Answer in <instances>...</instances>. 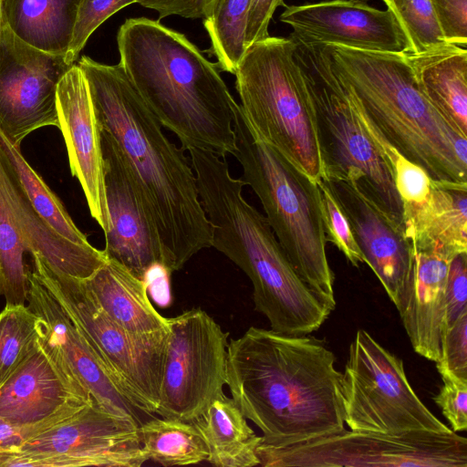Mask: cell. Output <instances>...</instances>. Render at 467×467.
Instances as JSON below:
<instances>
[{
	"label": "cell",
	"mask_w": 467,
	"mask_h": 467,
	"mask_svg": "<svg viewBox=\"0 0 467 467\" xmlns=\"http://www.w3.org/2000/svg\"><path fill=\"white\" fill-rule=\"evenodd\" d=\"M139 0H81L74 27L72 40L65 56L74 65L80 51L93 32L109 17Z\"/></svg>",
	"instance_id": "obj_35"
},
{
	"label": "cell",
	"mask_w": 467,
	"mask_h": 467,
	"mask_svg": "<svg viewBox=\"0 0 467 467\" xmlns=\"http://www.w3.org/2000/svg\"><path fill=\"white\" fill-rule=\"evenodd\" d=\"M406 56L424 97L467 137L466 48L445 44Z\"/></svg>",
	"instance_id": "obj_25"
},
{
	"label": "cell",
	"mask_w": 467,
	"mask_h": 467,
	"mask_svg": "<svg viewBox=\"0 0 467 467\" xmlns=\"http://www.w3.org/2000/svg\"><path fill=\"white\" fill-rule=\"evenodd\" d=\"M436 367L441 376L467 382V312L445 328Z\"/></svg>",
	"instance_id": "obj_36"
},
{
	"label": "cell",
	"mask_w": 467,
	"mask_h": 467,
	"mask_svg": "<svg viewBox=\"0 0 467 467\" xmlns=\"http://www.w3.org/2000/svg\"><path fill=\"white\" fill-rule=\"evenodd\" d=\"M4 11H3V0H0V28L3 22Z\"/></svg>",
	"instance_id": "obj_45"
},
{
	"label": "cell",
	"mask_w": 467,
	"mask_h": 467,
	"mask_svg": "<svg viewBox=\"0 0 467 467\" xmlns=\"http://www.w3.org/2000/svg\"><path fill=\"white\" fill-rule=\"evenodd\" d=\"M394 181L402 203L419 202L428 195L431 180L418 165L402 155L393 167Z\"/></svg>",
	"instance_id": "obj_40"
},
{
	"label": "cell",
	"mask_w": 467,
	"mask_h": 467,
	"mask_svg": "<svg viewBox=\"0 0 467 467\" xmlns=\"http://www.w3.org/2000/svg\"><path fill=\"white\" fill-rule=\"evenodd\" d=\"M241 180L258 197L265 218L293 267L331 311L336 308L335 275L329 265L317 182L261 140L237 102L234 105Z\"/></svg>",
	"instance_id": "obj_6"
},
{
	"label": "cell",
	"mask_w": 467,
	"mask_h": 467,
	"mask_svg": "<svg viewBox=\"0 0 467 467\" xmlns=\"http://www.w3.org/2000/svg\"><path fill=\"white\" fill-rule=\"evenodd\" d=\"M101 145L110 219V228L104 234L103 252L107 258L143 280L150 266L163 265L161 245L129 168L112 139L103 130Z\"/></svg>",
	"instance_id": "obj_18"
},
{
	"label": "cell",
	"mask_w": 467,
	"mask_h": 467,
	"mask_svg": "<svg viewBox=\"0 0 467 467\" xmlns=\"http://www.w3.org/2000/svg\"><path fill=\"white\" fill-rule=\"evenodd\" d=\"M323 179L344 212L366 264L398 307L412 269L411 241L405 230L370 201L353 180Z\"/></svg>",
	"instance_id": "obj_19"
},
{
	"label": "cell",
	"mask_w": 467,
	"mask_h": 467,
	"mask_svg": "<svg viewBox=\"0 0 467 467\" xmlns=\"http://www.w3.org/2000/svg\"><path fill=\"white\" fill-rule=\"evenodd\" d=\"M119 64L161 125L184 150L234 155L236 102L217 66L183 34L146 17L127 19L117 34Z\"/></svg>",
	"instance_id": "obj_3"
},
{
	"label": "cell",
	"mask_w": 467,
	"mask_h": 467,
	"mask_svg": "<svg viewBox=\"0 0 467 467\" xmlns=\"http://www.w3.org/2000/svg\"><path fill=\"white\" fill-rule=\"evenodd\" d=\"M26 252L27 248L6 198L0 146V296L5 297L6 306H22L27 301Z\"/></svg>",
	"instance_id": "obj_30"
},
{
	"label": "cell",
	"mask_w": 467,
	"mask_h": 467,
	"mask_svg": "<svg viewBox=\"0 0 467 467\" xmlns=\"http://www.w3.org/2000/svg\"><path fill=\"white\" fill-rule=\"evenodd\" d=\"M139 423L113 414L95 402L40 431L18 450L30 467H140Z\"/></svg>",
	"instance_id": "obj_13"
},
{
	"label": "cell",
	"mask_w": 467,
	"mask_h": 467,
	"mask_svg": "<svg viewBox=\"0 0 467 467\" xmlns=\"http://www.w3.org/2000/svg\"><path fill=\"white\" fill-rule=\"evenodd\" d=\"M313 100L325 176L353 180L367 197L405 230L403 203L385 155L344 95L319 46L296 44Z\"/></svg>",
	"instance_id": "obj_8"
},
{
	"label": "cell",
	"mask_w": 467,
	"mask_h": 467,
	"mask_svg": "<svg viewBox=\"0 0 467 467\" xmlns=\"http://www.w3.org/2000/svg\"><path fill=\"white\" fill-rule=\"evenodd\" d=\"M208 449L206 462L217 467H252L260 464L256 449L262 441L247 423L234 400L224 392L192 421Z\"/></svg>",
	"instance_id": "obj_26"
},
{
	"label": "cell",
	"mask_w": 467,
	"mask_h": 467,
	"mask_svg": "<svg viewBox=\"0 0 467 467\" xmlns=\"http://www.w3.org/2000/svg\"><path fill=\"white\" fill-rule=\"evenodd\" d=\"M443 385L433 397L442 414L451 425V430L467 429V382L451 376H441Z\"/></svg>",
	"instance_id": "obj_38"
},
{
	"label": "cell",
	"mask_w": 467,
	"mask_h": 467,
	"mask_svg": "<svg viewBox=\"0 0 467 467\" xmlns=\"http://www.w3.org/2000/svg\"><path fill=\"white\" fill-rule=\"evenodd\" d=\"M289 37L267 36L248 47L235 88L253 132L315 182L325 176L317 117L305 72Z\"/></svg>",
	"instance_id": "obj_7"
},
{
	"label": "cell",
	"mask_w": 467,
	"mask_h": 467,
	"mask_svg": "<svg viewBox=\"0 0 467 467\" xmlns=\"http://www.w3.org/2000/svg\"><path fill=\"white\" fill-rule=\"evenodd\" d=\"M40 342L0 388V418L18 426L54 425L89 403Z\"/></svg>",
	"instance_id": "obj_20"
},
{
	"label": "cell",
	"mask_w": 467,
	"mask_h": 467,
	"mask_svg": "<svg viewBox=\"0 0 467 467\" xmlns=\"http://www.w3.org/2000/svg\"><path fill=\"white\" fill-rule=\"evenodd\" d=\"M281 22L293 28L290 39L303 46L337 45L409 54L407 37L393 14L344 0L286 5Z\"/></svg>",
	"instance_id": "obj_16"
},
{
	"label": "cell",
	"mask_w": 467,
	"mask_h": 467,
	"mask_svg": "<svg viewBox=\"0 0 467 467\" xmlns=\"http://www.w3.org/2000/svg\"><path fill=\"white\" fill-rule=\"evenodd\" d=\"M65 56L36 49L0 28V131L15 147L36 130L58 127L57 90L72 67Z\"/></svg>",
	"instance_id": "obj_14"
},
{
	"label": "cell",
	"mask_w": 467,
	"mask_h": 467,
	"mask_svg": "<svg viewBox=\"0 0 467 467\" xmlns=\"http://www.w3.org/2000/svg\"><path fill=\"white\" fill-rule=\"evenodd\" d=\"M58 129L67 147L72 176L83 190L91 217L104 234L110 228L105 186L101 129L86 78L74 64L57 90Z\"/></svg>",
	"instance_id": "obj_17"
},
{
	"label": "cell",
	"mask_w": 467,
	"mask_h": 467,
	"mask_svg": "<svg viewBox=\"0 0 467 467\" xmlns=\"http://www.w3.org/2000/svg\"><path fill=\"white\" fill-rule=\"evenodd\" d=\"M51 426H18L0 418V454L18 450L31 437Z\"/></svg>",
	"instance_id": "obj_44"
},
{
	"label": "cell",
	"mask_w": 467,
	"mask_h": 467,
	"mask_svg": "<svg viewBox=\"0 0 467 467\" xmlns=\"http://www.w3.org/2000/svg\"><path fill=\"white\" fill-rule=\"evenodd\" d=\"M401 26L409 54H420L443 46V38L431 0H382Z\"/></svg>",
	"instance_id": "obj_33"
},
{
	"label": "cell",
	"mask_w": 467,
	"mask_h": 467,
	"mask_svg": "<svg viewBox=\"0 0 467 467\" xmlns=\"http://www.w3.org/2000/svg\"><path fill=\"white\" fill-rule=\"evenodd\" d=\"M453 257L416 251L410 280L397 307L416 353L437 362L445 330V294Z\"/></svg>",
	"instance_id": "obj_21"
},
{
	"label": "cell",
	"mask_w": 467,
	"mask_h": 467,
	"mask_svg": "<svg viewBox=\"0 0 467 467\" xmlns=\"http://www.w3.org/2000/svg\"><path fill=\"white\" fill-rule=\"evenodd\" d=\"M39 338L37 315L26 305H5L0 312V388L34 351Z\"/></svg>",
	"instance_id": "obj_32"
},
{
	"label": "cell",
	"mask_w": 467,
	"mask_h": 467,
	"mask_svg": "<svg viewBox=\"0 0 467 467\" xmlns=\"http://www.w3.org/2000/svg\"><path fill=\"white\" fill-rule=\"evenodd\" d=\"M345 424L350 431L385 434L454 432L419 399L403 362L358 329L342 374Z\"/></svg>",
	"instance_id": "obj_10"
},
{
	"label": "cell",
	"mask_w": 467,
	"mask_h": 467,
	"mask_svg": "<svg viewBox=\"0 0 467 467\" xmlns=\"http://www.w3.org/2000/svg\"><path fill=\"white\" fill-rule=\"evenodd\" d=\"M325 344L250 327L227 347L226 385L261 444L282 448L346 431L342 373Z\"/></svg>",
	"instance_id": "obj_2"
},
{
	"label": "cell",
	"mask_w": 467,
	"mask_h": 467,
	"mask_svg": "<svg viewBox=\"0 0 467 467\" xmlns=\"http://www.w3.org/2000/svg\"><path fill=\"white\" fill-rule=\"evenodd\" d=\"M321 200V212L327 242L332 243L356 267L366 264L349 223L323 178L317 182Z\"/></svg>",
	"instance_id": "obj_34"
},
{
	"label": "cell",
	"mask_w": 467,
	"mask_h": 467,
	"mask_svg": "<svg viewBox=\"0 0 467 467\" xmlns=\"http://www.w3.org/2000/svg\"><path fill=\"white\" fill-rule=\"evenodd\" d=\"M264 467H467V440L452 433L344 431L288 447L259 444Z\"/></svg>",
	"instance_id": "obj_11"
},
{
	"label": "cell",
	"mask_w": 467,
	"mask_h": 467,
	"mask_svg": "<svg viewBox=\"0 0 467 467\" xmlns=\"http://www.w3.org/2000/svg\"><path fill=\"white\" fill-rule=\"evenodd\" d=\"M171 272L161 264H155L146 272L143 281L150 299L160 307L171 304L170 276Z\"/></svg>",
	"instance_id": "obj_43"
},
{
	"label": "cell",
	"mask_w": 467,
	"mask_h": 467,
	"mask_svg": "<svg viewBox=\"0 0 467 467\" xmlns=\"http://www.w3.org/2000/svg\"><path fill=\"white\" fill-rule=\"evenodd\" d=\"M0 146L36 213L66 239L89 245L87 236L75 224L57 196L29 165L21 150L11 144L1 131Z\"/></svg>",
	"instance_id": "obj_29"
},
{
	"label": "cell",
	"mask_w": 467,
	"mask_h": 467,
	"mask_svg": "<svg viewBox=\"0 0 467 467\" xmlns=\"http://www.w3.org/2000/svg\"><path fill=\"white\" fill-rule=\"evenodd\" d=\"M445 328L467 312V253L451 261L445 294Z\"/></svg>",
	"instance_id": "obj_39"
},
{
	"label": "cell",
	"mask_w": 467,
	"mask_h": 467,
	"mask_svg": "<svg viewBox=\"0 0 467 467\" xmlns=\"http://www.w3.org/2000/svg\"><path fill=\"white\" fill-rule=\"evenodd\" d=\"M78 66L100 129L116 144L155 228L163 265L178 271L213 244V226L191 161L165 135L119 63L106 65L82 56Z\"/></svg>",
	"instance_id": "obj_1"
},
{
	"label": "cell",
	"mask_w": 467,
	"mask_h": 467,
	"mask_svg": "<svg viewBox=\"0 0 467 467\" xmlns=\"http://www.w3.org/2000/svg\"><path fill=\"white\" fill-rule=\"evenodd\" d=\"M280 5L286 6L284 0H251L244 30L246 48L270 36L268 26L276 7Z\"/></svg>",
	"instance_id": "obj_41"
},
{
	"label": "cell",
	"mask_w": 467,
	"mask_h": 467,
	"mask_svg": "<svg viewBox=\"0 0 467 467\" xmlns=\"http://www.w3.org/2000/svg\"><path fill=\"white\" fill-rule=\"evenodd\" d=\"M403 223L416 251L467 253V183L431 180L425 199L403 203Z\"/></svg>",
	"instance_id": "obj_23"
},
{
	"label": "cell",
	"mask_w": 467,
	"mask_h": 467,
	"mask_svg": "<svg viewBox=\"0 0 467 467\" xmlns=\"http://www.w3.org/2000/svg\"><path fill=\"white\" fill-rule=\"evenodd\" d=\"M139 434L148 459L161 466L197 464L208 457L205 441L191 421L152 417L139 425Z\"/></svg>",
	"instance_id": "obj_28"
},
{
	"label": "cell",
	"mask_w": 467,
	"mask_h": 467,
	"mask_svg": "<svg viewBox=\"0 0 467 467\" xmlns=\"http://www.w3.org/2000/svg\"><path fill=\"white\" fill-rule=\"evenodd\" d=\"M250 4L251 0H215L202 18L217 67L233 75L246 50L244 30Z\"/></svg>",
	"instance_id": "obj_31"
},
{
	"label": "cell",
	"mask_w": 467,
	"mask_h": 467,
	"mask_svg": "<svg viewBox=\"0 0 467 467\" xmlns=\"http://www.w3.org/2000/svg\"><path fill=\"white\" fill-rule=\"evenodd\" d=\"M215 0H139L143 7L155 10L159 20L169 16L203 18L212 10Z\"/></svg>",
	"instance_id": "obj_42"
},
{
	"label": "cell",
	"mask_w": 467,
	"mask_h": 467,
	"mask_svg": "<svg viewBox=\"0 0 467 467\" xmlns=\"http://www.w3.org/2000/svg\"><path fill=\"white\" fill-rule=\"evenodd\" d=\"M85 282L105 313L127 331L142 336L169 332V318L152 306L144 281L118 262L107 258Z\"/></svg>",
	"instance_id": "obj_24"
},
{
	"label": "cell",
	"mask_w": 467,
	"mask_h": 467,
	"mask_svg": "<svg viewBox=\"0 0 467 467\" xmlns=\"http://www.w3.org/2000/svg\"><path fill=\"white\" fill-rule=\"evenodd\" d=\"M27 302L39 317L40 342L71 381L104 410L140 424L142 412L130 400L34 270H28Z\"/></svg>",
	"instance_id": "obj_15"
},
{
	"label": "cell",
	"mask_w": 467,
	"mask_h": 467,
	"mask_svg": "<svg viewBox=\"0 0 467 467\" xmlns=\"http://www.w3.org/2000/svg\"><path fill=\"white\" fill-rule=\"evenodd\" d=\"M2 154L6 198L27 253L55 273L80 280L90 277L107 261L103 250L75 244L45 222L30 204L3 149Z\"/></svg>",
	"instance_id": "obj_22"
},
{
	"label": "cell",
	"mask_w": 467,
	"mask_h": 467,
	"mask_svg": "<svg viewBox=\"0 0 467 467\" xmlns=\"http://www.w3.org/2000/svg\"><path fill=\"white\" fill-rule=\"evenodd\" d=\"M188 151L200 201L213 226L212 247L250 279L255 310L276 332L307 335L317 330L331 309L300 278L265 216L244 199V182L232 176L225 157Z\"/></svg>",
	"instance_id": "obj_4"
},
{
	"label": "cell",
	"mask_w": 467,
	"mask_h": 467,
	"mask_svg": "<svg viewBox=\"0 0 467 467\" xmlns=\"http://www.w3.org/2000/svg\"><path fill=\"white\" fill-rule=\"evenodd\" d=\"M228 336L201 308L169 318L156 414L192 422L223 392Z\"/></svg>",
	"instance_id": "obj_12"
},
{
	"label": "cell",
	"mask_w": 467,
	"mask_h": 467,
	"mask_svg": "<svg viewBox=\"0 0 467 467\" xmlns=\"http://www.w3.org/2000/svg\"><path fill=\"white\" fill-rule=\"evenodd\" d=\"M81 0H3L4 18L26 44L66 56Z\"/></svg>",
	"instance_id": "obj_27"
},
{
	"label": "cell",
	"mask_w": 467,
	"mask_h": 467,
	"mask_svg": "<svg viewBox=\"0 0 467 467\" xmlns=\"http://www.w3.org/2000/svg\"><path fill=\"white\" fill-rule=\"evenodd\" d=\"M347 98L432 181L467 183V137L421 93L406 54L319 45Z\"/></svg>",
	"instance_id": "obj_5"
},
{
	"label": "cell",
	"mask_w": 467,
	"mask_h": 467,
	"mask_svg": "<svg viewBox=\"0 0 467 467\" xmlns=\"http://www.w3.org/2000/svg\"><path fill=\"white\" fill-rule=\"evenodd\" d=\"M444 40L463 48L467 45V0H431Z\"/></svg>",
	"instance_id": "obj_37"
},
{
	"label": "cell",
	"mask_w": 467,
	"mask_h": 467,
	"mask_svg": "<svg viewBox=\"0 0 467 467\" xmlns=\"http://www.w3.org/2000/svg\"><path fill=\"white\" fill-rule=\"evenodd\" d=\"M344 1L359 3V4H367L369 0H344Z\"/></svg>",
	"instance_id": "obj_46"
},
{
	"label": "cell",
	"mask_w": 467,
	"mask_h": 467,
	"mask_svg": "<svg viewBox=\"0 0 467 467\" xmlns=\"http://www.w3.org/2000/svg\"><path fill=\"white\" fill-rule=\"evenodd\" d=\"M33 270L141 412H157L169 332L132 334L100 307L85 280L52 271L38 257Z\"/></svg>",
	"instance_id": "obj_9"
}]
</instances>
